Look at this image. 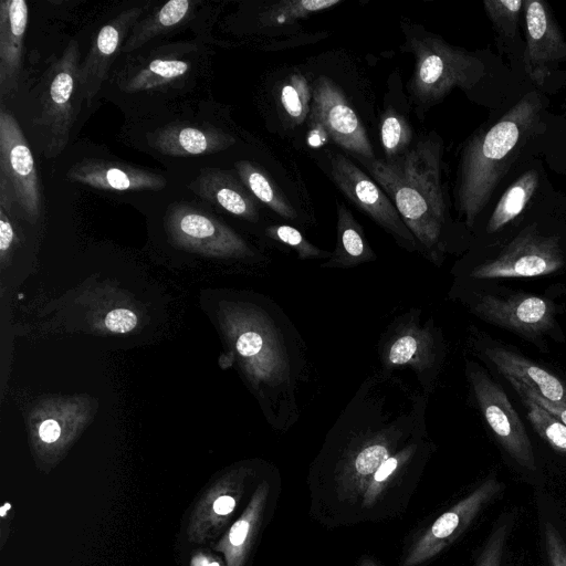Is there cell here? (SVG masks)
Segmentation results:
<instances>
[{
  "label": "cell",
  "mask_w": 566,
  "mask_h": 566,
  "mask_svg": "<svg viewBox=\"0 0 566 566\" xmlns=\"http://www.w3.org/2000/svg\"><path fill=\"white\" fill-rule=\"evenodd\" d=\"M219 323L233 360L266 421L279 431L301 415L298 394L306 380L305 345L283 310L260 294L219 305Z\"/></svg>",
  "instance_id": "cell-1"
},
{
  "label": "cell",
  "mask_w": 566,
  "mask_h": 566,
  "mask_svg": "<svg viewBox=\"0 0 566 566\" xmlns=\"http://www.w3.org/2000/svg\"><path fill=\"white\" fill-rule=\"evenodd\" d=\"M441 157V140L427 135L396 158L359 160L394 202L420 253L436 265L446 252Z\"/></svg>",
  "instance_id": "cell-2"
},
{
  "label": "cell",
  "mask_w": 566,
  "mask_h": 566,
  "mask_svg": "<svg viewBox=\"0 0 566 566\" xmlns=\"http://www.w3.org/2000/svg\"><path fill=\"white\" fill-rule=\"evenodd\" d=\"M542 104L528 93L493 126L475 134L463 149L457 186V207L467 226L489 202L493 191L513 163L518 149L536 123Z\"/></svg>",
  "instance_id": "cell-3"
},
{
  "label": "cell",
  "mask_w": 566,
  "mask_h": 566,
  "mask_svg": "<svg viewBox=\"0 0 566 566\" xmlns=\"http://www.w3.org/2000/svg\"><path fill=\"white\" fill-rule=\"evenodd\" d=\"M408 51L415 56L410 95L421 104H433L455 87L470 88L482 76L481 61L431 33H408Z\"/></svg>",
  "instance_id": "cell-4"
},
{
  "label": "cell",
  "mask_w": 566,
  "mask_h": 566,
  "mask_svg": "<svg viewBox=\"0 0 566 566\" xmlns=\"http://www.w3.org/2000/svg\"><path fill=\"white\" fill-rule=\"evenodd\" d=\"M444 354L441 333L432 319H421L418 308L396 317L378 344L381 370L390 374L398 369L412 370L428 396L436 386Z\"/></svg>",
  "instance_id": "cell-5"
},
{
  "label": "cell",
  "mask_w": 566,
  "mask_h": 566,
  "mask_svg": "<svg viewBox=\"0 0 566 566\" xmlns=\"http://www.w3.org/2000/svg\"><path fill=\"white\" fill-rule=\"evenodd\" d=\"M78 44L71 41L49 70L41 94L39 124L44 129L50 156L65 147L76 113L84 98L80 84Z\"/></svg>",
  "instance_id": "cell-6"
},
{
  "label": "cell",
  "mask_w": 566,
  "mask_h": 566,
  "mask_svg": "<svg viewBox=\"0 0 566 566\" xmlns=\"http://www.w3.org/2000/svg\"><path fill=\"white\" fill-rule=\"evenodd\" d=\"M560 240L530 226L511 240L497 255L473 266V280L521 279L548 275L565 265Z\"/></svg>",
  "instance_id": "cell-7"
},
{
  "label": "cell",
  "mask_w": 566,
  "mask_h": 566,
  "mask_svg": "<svg viewBox=\"0 0 566 566\" xmlns=\"http://www.w3.org/2000/svg\"><path fill=\"white\" fill-rule=\"evenodd\" d=\"M467 374L481 415L500 446L520 467L536 470L532 442L506 392L473 361L467 364Z\"/></svg>",
  "instance_id": "cell-8"
},
{
  "label": "cell",
  "mask_w": 566,
  "mask_h": 566,
  "mask_svg": "<svg viewBox=\"0 0 566 566\" xmlns=\"http://www.w3.org/2000/svg\"><path fill=\"white\" fill-rule=\"evenodd\" d=\"M328 171L337 188L394 237L401 248L409 252H420L417 240L402 221L394 202L371 177L340 153L328 155Z\"/></svg>",
  "instance_id": "cell-9"
},
{
  "label": "cell",
  "mask_w": 566,
  "mask_h": 566,
  "mask_svg": "<svg viewBox=\"0 0 566 566\" xmlns=\"http://www.w3.org/2000/svg\"><path fill=\"white\" fill-rule=\"evenodd\" d=\"M165 224L171 241L180 249L221 259L254 256L251 247L234 230L190 206H171Z\"/></svg>",
  "instance_id": "cell-10"
},
{
  "label": "cell",
  "mask_w": 566,
  "mask_h": 566,
  "mask_svg": "<svg viewBox=\"0 0 566 566\" xmlns=\"http://www.w3.org/2000/svg\"><path fill=\"white\" fill-rule=\"evenodd\" d=\"M467 304L479 318L532 342L547 335L556 323L555 304L534 294L482 291L473 293Z\"/></svg>",
  "instance_id": "cell-11"
},
{
  "label": "cell",
  "mask_w": 566,
  "mask_h": 566,
  "mask_svg": "<svg viewBox=\"0 0 566 566\" xmlns=\"http://www.w3.org/2000/svg\"><path fill=\"white\" fill-rule=\"evenodd\" d=\"M311 120L333 143L359 160H373L375 154L367 132L343 91L327 76L314 85Z\"/></svg>",
  "instance_id": "cell-12"
},
{
  "label": "cell",
  "mask_w": 566,
  "mask_h": 566,
  "mask_svg": "<svg viewBox=\"0 0 566 566\" xmlns=\"http://www.w3.org/2000/svg\"><path fill=\"white\" fill-rule=\"evenodd\" d=\"M0 179L11 190L14 203L34 222L41 210L34 159L19 123L3 107L0 112Z\"/></svg>",
  "instance_id": "cell-13"
},
{
  "label": "cell",
  "mask_w": 566,
  "mask_h": 566,
  "mask_svg": "<svg viewBox=\"0 0 566 566\" xmlns=\"http://www.w3.org/2000/svg\"><path fill=\"white\" fill-rule=\"evenodd\" d=\"M503 488L504 484L495 475L485 479L433 522L415 543L402 566H418L454 542Z\"/></svg>",
  "instance_id": "cell-14"
},
{
  "label": "cell",
  "mask_w": 566,
  "mask_h": 566,
  "mask_svg": "<svg viewBox=\"0 0 566 566\" xmlns=\"http://www.w3.org/2000/svg\"><path fill=\"white\" fill-rule=\"evenodd\" d=\"M526 46L524 69L537 85L544 84L558 62L566 59V41L545 4L524 1Z\"/></svg>",
  "instance_id": "cell-15"
},
{
  "label": "cell",
  "mask_w": 566,
  "mask_h": 566,
  "mask_svg": "<svg viewBox=\"0 0 566 566\" xmlns=\"http://www.w3.org/2000/svg\"><path fill=\"white\" fill-rule=\"evenodd\" d=\"M144 10L143 6L129 8L112 19L97 33L80 70L81 91L87 102L99 91L127 32Z\"/></svg>",
  "instance_id": "cell-16"
},
{
  "label": "cell",
  "mask_w": 566,
  "mask_h": 566,
  "mask_svg": "<svg viewBox=\"0 0 566 566\" xmlns=\"http://www.w3.org/2000/svg\"><path fill=\"white\" fill-rule=\"evenodd\" d=\"M67 179L102 190H160L163 176L134 166L105 160H83L67 171Z\"/></svg>",
  "instance_id": "cell-17"
},
{
  "label": "cell",
  "mask_w": 566,
  "mask_h": 566,
  "mask_svg": "<svg viewBox=\"0 0 566 566\" xmlns=\"http://www.w3.org/2000/svg\"><path fill=\"white\" fill-rule=\"evenodd\" d=\"M482 353L505 378H514L546 400L566 407V385L557 376L502 346H484Z\"/></svg>",
  "instance_id": "cell-18"
},
{
  "label": "cell",
  "mask_w": 566,
  "mask_h": 566,
  "mask_svg": "<svg viewBox=\"0 0 566 566\" xmlns=\"http://www.w3.org/2000/svg\"><path fill=\"white\" fill-rule=\"evenodd\" d=\"M28 4L23 0H2L0 4V94L15 86L21 69L23 38L28 25Z\"/></svg>",
  "instance_id": "cell-19"
},
{
  "label": "cell",
  "mask_w": 566,
  "mask_h": 566,
  "mask_svg": "<svg viewBox=\"0 0 566 566\" xmlns=\"http://www.w3.org/2000/svg\"><path fill=\"white\" fill-rule=\"evenodd\" d=\"M235 139L217 128L171 125L155 132L149 144L159 153L176 156H198L223 150Z\"/></svg>",
  "instance_id": "cell-20"
},
{
  "label": "cell",
  "mask_w": 566,
  "mask_h": 566,
  "mask_svg": "<svg viewBox=\"0 0 566 566\" xmlns=\"http://www.w3.org/2000/svg\"><path fill=\"white\" fill-rule=\"evenodd\" d=\"M190 189L226 211L251 222L259 220L252 193L230 172L206 169L190 184Z\"/></svg>",
  "instance_id": "cell-21"
},
{
  "label": "cell",
  "mask_w": 566,
  "mask_h": 566,
  "mask_svg": "<svg viewBox=\"0 0 566 566\" xmlns=\"http://www.w3.org/2000/svg\"><path fill=\"white\" fill-rule=\"evenodd\" d=\"M337 238L331 256L322 263L323 269H350L376 260L363 228L352 212L344 206L337 205Z\"/></svg>",
  "instance_id": "cell-22"
},
{
  "label": "cell",
  "mask_w": 566,
  "mask_h": 566,
  "mask_svg": "<svg viewBox=\"0 0 566 566\" xmlns=\"http://www.w3.org/2000/svg\"><path fill=\"white\" fill-rule=\"evenodd\" d=\"M235 170L241 182L254 198L284 219L297 218L291 201L260 167L248 160H239L235 163Z\"/></svg>",
  "instance_id": "cell-23"
},
{
  "label": "cell",
  "mask_w": 566,
  "mask_h": 566,
  "mask_svg": "<svg viewBox=\"0 0 566 566\" xmlns=\"http://www.w3.org/2000/svg\"><path fill=\"white\" fill-rule=\"evenodd\" d=\"M190 10L191 2L188 0L168 1L151 17L135 27L132 35L123 45L122 51L129 53L144 45L149 39L178 25L188 17Z\"/></svg>",
  "instance_id": "cell-24"
},
{
  "label": "cell",
  "mask_w": 566,
  "mask_h": 566,
  "mask_svg": "<svg viewBox=\"0 0 566 566\" xmlns=\"http://www.w3.org/2000/svg\"><path fill=\"white\" fill-rule=\"evenodd\" d=\"M538 185L535 170H527L499 200L488 222V232L493 233L514 220L525 208Z\"/></svg>",
  "instance_id": "cell-25"
},
{
  "label": "cell",
  "mask_w": 566,
  "mask_h": 566,
  "mask_svg": "<svg viewBox=\"0 0 566 566\" xmlns=\"http://www.w3.org/2000/svg\"><path fill=\"white\" fill-rule=\"evenodd\" d=\"M189 67V62L184 60L155 59L127 80L124 91L133 93L164 85L186 74Z\"/></svg>",
  "instance_id": "cell-26"
},
{
  "label": "cell",
  "mask_w": 566,
  "mask_h": 566,
  "mask_svg": "<svg viewBox=\"0 0 566 566\" xmlns=\"http://www.w3.org/2000/svg\"><path fill=\"white\" fill-rule=\"evenodd\" d=\"M340 0H282L272 3L260 14V21L266 27L293 24L313 13L327 10Z\"/></svg>",
  "instance_id": "cell-27"
},
{
  "label": "cell",
  "mask_w": 566,
  "mask_h": 566,
  "mask_svg": "<svg viewBox=\"0 0 566 566\" xmlns=\"http://www.w3.org/2000/svg\"><path fill=\"white\" fill-rule=\"evenodd\" d=\"M312 95L310 84L301 73L291 74L282 84L279 99L292 124L300 125L310 115Z\"/></svg>",
  "instance_id": "cell-28"
},
{
  "label": "cell",
  "mask_w": 566,
  "mask_h": 566,
  "mask_svg": "<svg viewBox=\"0 0 566 566\" xmlns=\"http://www.w3.org/2000/svg\"><path fill=\"white\" fill-rule=\"evenodd\" d=\"M380 139L386 159L405 154L412 142V129L406 118L394 108H388L380 123Z\"/></svg>",
  "instance_id": "cell-29"
},
{
  "label": "cell",
  "mask_w": 566,
  "mask_h": 566,
  "mask_svg": "<svg viewBox=\"0 0 566 566\" xmlns=\"http://www.w3.org/2000/svg\"><path fill=\"white\" fill-rule=\"evenodd\" d=\"M536 433L553 449L566 454V426L525 396H521Z\"/></svg>",
  "instance_id": "cell-30"
},
{
  "label": "cell",
  "mask_w": 566,
  "mask_h": 566,
  "mask_svg": "<svg viewBox=\"0 0 566 566\" xmlns=\"http://www.w3.org/2000/svg\"><path fill=\"white\" fill-rule=\"evenodd\" d=\"M265 234L286 247L293 249L298 259H328L332 252L322 250L318 247L311 243L298 229L289 224H274L265 229Z\"/></svg>",
  "instance_id": "cell-31"
},
{
  "label": "cell",
  "mask_w": 566,
  "mask_h": 566,
  "mask_svg": "<svg viewBox=\"0 0 566 566\" xmlns=\"http://www.w3.org/2000/svg\"><path fill=\"white\" fill-rule=\"evenodd\" d=\"M494 29L503 38H513L524 6L521 0H485L483 2Z\"/></svg>",
  "instance_id": "cell-32"
},
{
  "label": "cell",
  "mask_w": 566,
  "mask_h": 566,
  "mask_svg": "<svg viewBox=\"0 0 566 566\" xmlns=\"http://www.w3.org/2000/svg\"><path fill=\"white\" fill-rule=\"evenodd\" d=\"M511 524V520L503 516L493 526L474 566H502Z\"/></svg>",
  "instance_id": "cell-33"
},
{
  "label": "cell",
  "mask_w": 566,
  "mask_h": 566,
  "mask_svg": "<svg viewBox=\"0 0 566 566\" xmlns=\"http://www.w3.org/2000/svg\"><path fill=\"white\" fill-rule=\"evenodd\" d=\"M543 537L548 566H566V543L551 522L544 523Z\"/></svg>",
  "instance_id": "cell-34"
},
{
  "label": "cell",
  "mask_w": 566,
  "mask_h": 566,
  "mask_svg": "<svg viewBox=\"0 0 566 566\" xmlns=\"http://www.w3.org/2000/svg\"><path fill=\"white\" fill-rule=\"evenodd\" d=\"M506 379L520 396H525L530 398L538 406H541L543 409H545L549 415H552L566 426V407L546 400L545 398L541 397L537 392H535L533 389L515 380L514 378L507 377Z\"/></svg>",
  "instance_id": "cell-35"
},
{
  "label": "cell",
  "mask_w": 566,
  "mask_h": 566,
  "mask_svg": "<svg viewBox=\"0 0 566 566\" xmlns=\"http://www.w3.org/2000/svg\"><path fill=\"white\" fill-rule=\"evenodd\" d=\"M105 327L114 333H128L137 324V315L128 308H115L108 312L104 318Z\"/></svg>",
  "instance_id": "cell-36"
},
{
  "label": "cell",
  "mask_w": 566,
  "mask_h": 566,
  "mask_svg": "<svg viewBox=\"0 0 566 566\" xmlns=\"http://www.w3.org/2000/svg\"><path fill=\"white\" fill-rule=\"evenodd\" d=\"M57 417H48L38 424V437L43 443L56 442L63 433V422Z\"/></svg>",
  "instance_id": "cell-37"
},
{
  "label": "cell",
  "mask_w": 566,
  "mask_h": 566,
  "mask_svg": "<svg viewBox=\"0 0 566 566\" xmlns=\"http://www.w3.org/2000/svg\"><path fill=\"white\" fill-rule=\"evenodd\" d=\"M14 241V230L6 210L0 208V253L3 261Z\"/></svg>",
  "instance_id": "cell-38"
},
{
  "label": "cell",
  "mask_w": 566,
  "mask_h": 566,
  "mask_svg": "<svg viewBox=\"0 0 566 566\" xmlns=\"http://www.w3.org/2000/svg\"><path fill=\"white\" fill-rule=\"evenodd\" d=\"M235 501L232 496L223 495L218 497L213 503V510L219 515H226L232 512Z\"/></svg>",
  "instance_id": "cell-39"
},
{
  "label": "cell",
  "mask_w": 566,
  "mask_h": 566,
  "mask_svg": "<svg viewBox=\"0 0 566 566\" xmlns=\"http://www.w3.org/2000/svg\"><path fill=\"white\" fill-rule=\"evenodd\" d=\"M191 566H221L214 560L208 559L206 556L198 555L192 559Z\"/></svg>",
  "instance_id": "cell-40"
},
{
  "label": "cell",
  "mask_w": 566,
  "mask_h": 566,
  "mask_svg": "<svg viewBox=\"0 0 566 566\" xmlns=\"http://www.w3.org/2000/svg\"><path fill=\"white\" fill-rule=\"evenodd\" d=\"M10 507V504H6L2 509H1V515L3 516L6 514V510Z\"/></svg>",
  "instance_id": "cell-41"
}]
</instances>
